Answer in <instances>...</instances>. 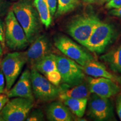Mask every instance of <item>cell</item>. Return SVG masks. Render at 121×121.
Returning <instances> with one entry per match:
<instances>
[{
    "instance_id": "obj_1",
    "label": "cell",
    "mask_w": 121,
    "mask_h": 121,
    "mask_svg": "<svg viewBox=\"0 0 121 121\" xmlns=\"http://www.w3.org/2000/svg\"><path fill=\"white\" fill-rule=\"evenodd\" d=\"M11 9L31 44L40 34L42 24L34 1L17 0L13 4Z\"/></svg>"
},
{
    "instance_id": "obj_2",
    "label": "cell",
    "mask_w": 121,
    "mask_h": 121,
    "mask_svg": "<svg viewBox=\"0 0 121 121\" xmlns=\"http://www.w3.org/2000/svg\"><path fill=\"white\" fill-rule=\"evenodd\" d=\"M117 37V32L115 27L99 19L95 24L93 32L84 47L95 53H103L113 43Z\"/></svg>"
},
{
    "instance_id": "obj_3",
    "label": "cell",
    "mask_w": 121,
    "mask_h": 121,
    "mask_svg": "<svg viewBox=\"0 0 121 121\" xmlns=\"http://www.w3.org/2000/svg\"><path fill=\"white\" fill-rule=\"evenodd\" d=\"M4 39L6 45L13 51L25 49L30 44L12 9L4 18Z\"/></svg>"
},
{
    "instance_id": "obj_4",
    "label": "cell",
    "mask_w": 121,
    "mask_h": 121,
    "mask_svg": "<svg viewBox=\"0 0 121 121\" xmlns=\"http://www.w3.org/2000/svg\"><path fill=\"white\" fill-rule=\"evenodd\" d=\"M99 20L93 14L78 15L68 23L67 31L76 41L84 47Z\"/></svg>"
},
{
    "instance_id": "obj_5",
    "label": "cell",
    "mask_w": 121,
    "mask_h": 121,
    "mask_svg": "<svg viewBox=\"0 0 121 121\" xmlns=\"http://www.w3.org/2000/svg\"><path fill=\"white\" fill-rule=\"evenodd\" d=\"M26 62L25 52H13L4 56L1 62V69L5 78L6 93L13 86Z\"/></svg>"
},
{
    "instance_id": "obj_6",
    "label": "cell",
    "mask_w": 121,
    "mask_h": 121,
    "mask_svg": "<svg viewBox=\"0 0 121 121\" xmlns=\"http://www.w3.org/2000/svg\"><path fill=\"white\" fill-rule=\"evenodd\" d=\"M54 44L65 56L81 66L94 59L87 50L65 35H57L54 38Z\"/></svg>"
},
{
    "instance_id": "obj_7",
    "label": "cell",
    "mask_w": 121,
    "mask_h": 121,
    "mask_svg": "<svg viewBox=\"0 0 121 121\" xmlns=\"http://www.w3.org/2000/svg\"><path fill=\"white\" fill-rule=\"evenodd\" d=\"M34 105V99L13 98L8 100L0 112V121H25Z\"/></svg>"
},
{
    "instance_id": "obj_8",
    "label": "cell",
    "mask_w": 121,
    "mask_h": 121,
    "mask_svg": "<svg viewBox=\"0 0 121 121\" xmlns=\"http://www.w3.org/2000/svg\"><path fill=\"white\" fill-rule=\"evenodd\" d=\"M57 68L61 76V82L69 86L84 82L85 73L82 66L67 57L56 55Z\"/></svg>"
},
{
    "instance_id": "obj_9",
    "label": "cell",
    "mask_w": 121,
    "mask_h": 121,
    "mask_svg": "<svg viewBox=\"0 0 121 121\" xmlns=\"http://www.w3.org/2000/svg\"><path fill=\"white\" fill-rule=\"evenodd\" d=\"M31 81L34 98L43 102L52 100L58 98V86L52 84L45 76L34 67H31Z\"/></svg>"
},
{
    "instance_id": "obj_10",
    "label": "cell",
    "mask_w": 121,
    "mask_h": 121,
    "mask_svg": "<svg viewBox=\"0 0 121 121\" xmlns=\"http://www.w3.org/2000/svg\"><path fill=\"white\" fill-rule=\"evenodd\" d=\"M87 116L97 121L114 120V107L109 98L92 94L87 104Z\"/></svg>"
},
{
    "instance_id": "obj_11",
    "label": "cell",
    "mask_w": 121,
    "mask_h": 121,
    "mask_svg": "<svg viewBox=\"0 0 121 121\" xmlns=\"http://www.w3.org/2000/svg\"><path fill=\"white\" fill-rule=\"evenodd\" d=\"M87 84L91 94L109 98L120 91L121 87L116 81L104 78L88 77Z\"/></svg>"
},
{
    "instance_id": "obj_12",
    "label": "cell",
    "mask_w": 121,
    "mask_h": 121,
    "mask_svg": "<svg viewBox=\"0 0 121 121\" xmlns=\"http://www.w3.org/2000/svg\"><path fill=\"white\" fill-rule=\"evenodd\" d=\"M52 45L48 38L44 34H39L31 43L27 50V62L33 67L43 57L51 53Z\"/></svg>"
},
{
    "instance_id": "obj_13",
    "label": "cell",
    "mask_w": 121,
    "mask_h": 121,
    "mask_svg": "<svg viewBox=\"0 0 121 121\" xmlns=\"http://www.w3.org/2000/svg\"><path fill=\"white\" fill-rule=\"evenodd\" d=\"M9 98H23L35 100L31 81L30 70L26 69L17 82L6 93Z\"/></svg>"
},
{
    "instance_id": "obj_14",
    "label": "cell",
    "mask_w": 121,
    "mask_h": 121,
    "mask_svg": "<svg viewBox=\"0 0 121 121\" xmlns=\"http://www.w3.org/2000/svg\"><path fill=\"white\" fill-rule=\"evenodd\" d=\"M60 89L59 99L64 98H75V99H82L89 98L90 92L89 91L87 82L84 81L81 84L75 86H69L62 83L58 86Z\"/></svg>"
},
{
    "instance_id": "obj_15",
    "label": "cell",
    "mask_w": 121,
    "mask_h": 121,
    "mask_svg": "<svg viewBox=\"0 0 121 121\" xmlns=\"http://www.w3.org/2000/svg\"><path fill=\"white\" fill-rule=\"evenodd\" d=\"M82 69L85 73L90 76L109 78L116 82H121L120 78L108 71L103 64L94 59L82 66Z\"/></svg>"
},
{
    "instance_id": "obj_16",
    "label": "cell",
    "mask_w": 121,
    "mask_h": 121,
    "mask_svg": "<svg viewBox=\"0 0 121 121\" xmlns=\"http://www.w3.org/2000/svg\"><path fill=\"white\" fill-rule=\"evenodd\" d=\"M47 117L51 121H71L73 117L71 112L66 105L60 102L51 103L47 110Z\"/></svg>"
},
{
    "instance_id": "obj_17",
    "label": "cell",
    "mask_w": 121,
    "mask_h": 121,
    "mask_svg": "<svg viewBox=\"0 0 121 121\" xmlns=\"http://www.w3.org/2000/svg\"><path fill=\"white\" fill-rule=\"evenodd\" d=\"M113 72L121 73V44L100 57Z\"/></svg>"
},
{
    "instance_id": "obj_18",
    "label": "cell",
    "mask_w": 121,
    "mask_h": 121,
    "mask_svg": "<svg viewBox=\"0 0 121 121\" xmlns=\"http://www.w3.org/2000/svg\"><path fill=\"white\" fill-rule=\"evenodd\" d=\"M60 100L67 106L70 111L75 116L79 118L83 117L87 108L88 98L75 99L64 98Z\"/></svg>"
},
{
    "instance_id": "obj_19",
    "label": "cell",
    "mask_w": 121,
    "mask_h": 121,
    "mask_svg": "<svg viewBox=\"0 0 121 121\" xmlns=\"http://www.w3.org/2000/svg\"><path fill=\"white\" fill-rule=\"evenodd\" d=\"M31 67H34L40 73L46 76L49 72L57 69L56 55L52 53L48 54Z\"/></svg>"
},
{
    "instance_id": "obj_20",
    "label": "cell",
    "mask_w": 121,
    "mask_h": 121,
    "mask_svg": "<svg viewBox=\"0 0 121 121\" xmlns=\"http://www.w3.org/2000/svg\"><path fill=\"white\" fill-rule=\"evenodd\" d=\"M34 4L40 16L42 24L46 28H48L52 24V16L46 0H34Z\"/></svg>"
},
{
    "instance_id": "obj_21",
    "label": "cell",
    "mask_w": 121,
    "mask_h": 121,
    "mask_svg": "<svg viewBox=\"0 0 121 121\" xmlns=\"http://www.w3.org/2000/svg\"><path fill=\"white\" fill-rule=\"evenodd\" d=\"M57 7L55 16L56 17L71 12L79 4V0H57Z\"/></svg>"
},
{
    "instance_id": "obj_22",
    "label": "cell",
    "mask_w": 121,
    "mask_h": 121,
    "mask_svg": "<svg viewBox=\"0 0 121 121\" xmlns=\"http://www.w3.org/2000/svg\"><path fill=\"white\" fill-rule=\"evenodd\" d=\"M45 76L52 84L57 86L60 85V83L61 82V76L58 69L49 72Z\"/></svg>"
},
{
    "instance_id": "obj_23",
    "label": "cell",
    "mask_w": 121,
    "mask_h": 121,
    "mask_svg": "<svg viewBox=\"0 0 121 121\" xmlns=\"http://www.w3.org/2000/svg\"><path fill=\"white\" fill-rule=\"evenodd\" d=\"M11 4V3L7 0H0V20H3V18L6 16Z\"/></svg>"
},
{
    "instance_id": "obj_24",
    "label": "cell",
    "mask_w": 121,
    "mask_h": 121,
    "mask_svg": "<svg viewBox=\"0 0 121 121\" xmlns=\"http://www.w3.org/2000/svg\"><path fill=\"white\" fill-rule=\"evenodd\" d=\"M44 115L42 112L39 109H36L30 111L29 113L26 120L27 121H43Z\"/></svg>"
},
{
    "instance_id": "obj_25",
    "label": "cell",
    "mask_w": 121,
    "mask_h": 121,
    "mask_svg": "<svg viewBox=\"0 0 121 121\" xmlns=\"http://www.w3.org/2000/svg\"><path fill=\"white\" fill-rule=\"evenodd\" d=\"M46 2L47 3L51 15L52 16H54L57 9V0H46Z\"/></svg>"
},
{
    "instance_id": "obj_26",
    "label": "cell",
    "mask_w": 121,
    "mask_h": 121,
    "mask_svg": "<svg viewBox=\"0 0 121 121\" xmlns=\"http://www.w3.org/2000/svg\"><path fill=\"white\" fill-rule=\"evenodd\" d=\"M121 6V0H109L105 4V8L113 9L118 8Z\"/></svg>"
},
{
    "instance_id": "obj_27",
    "label": "cell",
    "mask_w": 121,
    "mask_h": 121,
    "mask_svg": "<svg viewBox=\"0 0 121 121\" xmlns=\"http://www.w3.org/2000/svg\"><path fill=\"white\" fill-rule=\"evenodd\" d=\"M0 42L2 44L3 48L5 47V39H4V21L0 20Z\"/></svg>"
},
{
    "instance_id": "obj_28",
    "label": "cell",
    "mask_w": 121,
    "mask_h": 121,
    "mask_svg": "<svg viewBox=\"0 0 121 121\" xmlns=\"http://www.w3.org/2000/svg\"><path fill=\"white\" fill-rule=\"evenodd\" d=\"M6 87V80L4 78V74L2 71L0 70V94H2L5 90Z\"/></svg>"
},
{
    "instance_id": "obj_29",
    "label": "cell",
    "mask_w": 121,
    "mask_h": 121,
    "mask_svg": "<svg viewBox=\"0 0 121 121\" xmlns=\"http://www.w3.org/2000/svg\"><path fill=\"white\" fill-rule=\"evenodd\" d=\"M116 110L118 116L121 121V94L118 95L116 99Z\"/></svg>"
},
{
    "instance_id": "obj_30",
    "label": "cell",
    "mask_w": 121,
    "mask_h": 121,
    "mask_svg": "<svg viewBox=\"0 0 121 121\" xmlns=\"http://www.w3.org/2000/svg\"><path fill=\"white\" fill-rule=\"evenodd\" d=\"M9 97L6 94H0V112L2 110L4 106L9 100Z\"/></svg>"
},
{
    "instance_id": "obj_31",
    "label": "cell",
    "mask_w": 121,
    "mask_h": 121,
    "mask_svg": "<svg viewBox=\"0 0 121 121\" xmlns=\"http://www.w3.org/2000/svg\"><path fill=\"white\" fill-rule=\"evenodd\" d=\"M110 10H111L109 12L110 15L116 16V17L121 18V6L118 8L110 9Z\"/></svg>"
},
{
    "instance_id": "obj_32",
    "label": "cell",
    "mask_w": 121,
    "mask_h": 121,
    "mask_svg": "<svg viewBox=\"0 0 121 121\" xmlns=\"http://www.w3.org/2000/svg\"><path fill=\"white\" fill-rule=\"evenodd\" d=\"M108 0H95V3H97L99 4H103L104 3L107 2Z\"/></svg>"
},
{
    "instance_id": "obj_33",
    "label": "cell",
    "mask_w": 121,
    "mask_h": 121,
    "mask_svg": "<svg viewBox=\"0 0 121 121\" xmlns=\"http://www.w3.org/2000/svg\"><path fill=\"white\" fill-rule=\"evenodd\" d=\"M85 3L87 4H91L95 3V0H82Z\"/></svg>"
},
{
    "instance_id": "obj_34",
    "label": "cell",
    "mask_w": 121,
    "mask_h": 121,
    "mask_svg": "<svg viewBox=\"0 0 121 121\" xmlns=\"http://www.w3.org/2000/svg\"><path fill=\"white\" fill-rule=\"evenodd\" d=\"M3 49H4V48H3L2 44L0 42V60H1V57L3 55Z\"/></svg>"
},
{
    "instance_id": "obj_35",
    "label": "cell",
    "mask_w": 121,
    "mask_h": 121,
    "mask_svg": "<svg viewBox=\"0 0 121 121\" xmlns=\"http://www.w3.org/2000/svg\"><path fill=\"white\" fill-rule=\"evenodd\" d=\"M10 1H17V0H10Z\"/></svg>"
},
{
    "instance_id": "obj_36",
    "label": "cell",
    "mask_w": 121,
    "mask_h": 121,
    "mask_svg": "<svg viewBox=\"0 0 121 121\" xmlns=\"http://www.w3.org/2000/svg\"><path fill=\"white\" fill-rule=\"evenodd\" d=\"M0 68H1V63H0Z\"/></svg>"
},
{
    "instance_id": "obj_37",
    "label": "cell",
    "mask_w": 121,
    "mask_h": 121,
    "mask_svg": "<svg viewBox=\"0 0 121 121\" xmlns=\"http://www.w3.org/2000/svg\"><path fill=\"white\" fill-rule=\"evenodd\" d=\"M109 1V0H108V1Z\"/></svg>"
}]
</instances>
